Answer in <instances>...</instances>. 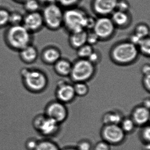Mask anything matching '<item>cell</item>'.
<instances>
[{
  "label": "cell",
  "mask_w": 150,
  "mask_h": 150,
  "mask_svg": "<svg viewBox=\"0 0 150 150\" xmlns=\"http://www.w3.org/2000/svg\"><path fill=\"white\" fill-rule=\"evenodd\" d=\"M39 139L35 137L29 138L26 140L24 144L25 148L27 150H35L38 144Z\"/></svg>",
  "instance_id": "33"
},
{
  "label": "cell",
  "mask_w": 150,
  "mask_h": 150,
  "mask_svg": "<svg viewBox=\"0 0 150 150\" xmlns=\"http://www.w3.org/2000/svg\"><path fill=\"white\" fill-rule=\"evenodd\" d=\"M141 39H140L136 35L133 34V33H132L130 35L129 37V40L133 44L136 45H137L139 43L140 41H141Z\"/></svg>",
  "instance_id": "39"
},
{
  "label": "cell",
  "mask_w": 150,
  "mask_h": 150,
  "mask_svg": "<svg viewBox=\"0 0 150 150\" xmlns=\"http://www.w3.org/2000/svg\"><path fill=\"white\" fill-rule=\"evenodd\" d=\"M56 100L66 104L72 102L76 96L73 85L64 80H59L55 90Z\"/></svg>",
  "instance_id": "11"
},
{
  "label": "cell",
  "mask_w": 150,
  "mask_h": 150,
  "mask_svg": "<svg viewBox=\"0 0 150 150\" xmlns=\"http://www.w3.org/2000/svg\"><path fill=\"white\" fill-rule=\"evenodd\" d=\"M94 50L93 46L86 43L76 50V54L79 58L88 59Z\"/></svg>",
  "instance_id": "25"
},
{
  "label": "cell",
  "mask_w": 150,
  "mask_h": 150,
  "mask_svg": "<svg viewBox=\"0 0 150 150\" xmlns=\"http://www.w3.org/2000/svg\"><path fill=\"white\" fill-rule=\"evenodd\" d=\"M44 114L61 124L67 119L68 110L64 103L57 100L49 102L45 107Z\"/></svg>",
  "instance_id": "10"
},
{
  "label": "cell",
  "mask_w": 150,
  "mask_h": 150,
  "mask_svg": "<svg viewBox=\"0 0 150 150\" xmlns=\"http://www.w3.org/2000/svg\"><path fill=\"white\" fill-rule=\"evenodd\" d=\"M100 134L102 140L110 145L114 146L122 144L125 140L126 135L119 125H103Z\"/></svg>",
  "instance_id": "8"
},
{
  "label": "cell",
  "mask_w": 150,
  "mask_h": 150,
  "mask_svg": "<svg viewBox=\"0 0 150 150\" xmlns=\"http://www.w3.org/2000/svg\"><path fill=\"white\" fill-rule=\"evenodd\" d=\"M4 42L8 48L19 52L33 44V34L27 30L23 25H9L4 33Z\"/></svg>",
  "instance_id": "2"
},
{
  "label": "cell",
  "mask_w": 150,
  "mask_h": 150,
  "mask_svg": "<svg viewBox=\"0 0 150 150\" xmlns=\"http://www.w3.org/2000/svg\"><path fill=\"white\" fill-rule=\"evenodd\" d=\"M130 5L125 0H119L117 6L116 10L123 12H129Z\"/></svg>",
  "instance_id": "37"
},
{
  "label": "cell",
  "mask_w": 150,
  "mask_h": 150,
  "mask_svg": "<svg viewBox=\"0 0 150 150\" xmlns=\"http://www.w3.org/2000/svg\"><path fill=\"white\" fill-rule=\"evenodd\" d=\"M132 33L140 39H143L150 37V28L146 23H139L135 26Z\"/></svg>",
  "instance_id": "23"
},
{
  "label": "cell",
  "mask_w": 150,
  "mask_h": 150,
  "mask_svg": "<svg viewBox=\"0 0 150 150\" xmlns=\"http://www.w3.org/2000/svg\"><path fill=\"white\" fill-rule=\"evenodd\" d=\"M142 83L144 89L149 93L150 91V74L143 75Z\"/></svg>",
  "instance_id": "38"
},
{
  "label": "cell",
  "mask_w": 150,
  "mask_h": 150,
  "mask_svg": "<svg viewBox=\"0 0 150 150\" xmlns=\"http://www.w3.org/2000/svg\"><path fill=\"white\" fill-rule=\"evenodd\" d=\"M116 28L110 16H99L96 18L93 31L100 41L110 39L115 35Z\"/></svg>",
  "instance_id": "9"
},
{
  "label": "cell",
  "mask_w": 150,
  "mask_h": 150,
  "mask_svg": "<svg viewBox=\"0 0 150 150\" xmlns=\"http://www.w3.org/2000/svg\"><path fill=\"white\" fill-rule=\"evenodd\" d=\"M141 73L142 75L150 74V66L149 64H146L143 65L141 68Z\"/></svg>",
  "instance_id": "40"
},
{
  "label": "cell",
  "mask_w": 150,
  "mask_h": 150,
  "mask_svg": "<svg viewBox=\"0 0 150 150\" xmlns=\"http://www.w3.org/2000/svg\"><path fill=\"white\" fill-rule=\"evenodd\" d=\"M23 4L26 13L40 11L41 5L38 0H27Z\"/></svg>",
  "instance_id": "27"
},
{
  "label": "cell",
  "mask_w": 150,
  "mask_h": 150,
  "mask_svg": "<svg viewBox=\"0 0 150 150\" xmlns=\"http://www.w3.org/2000/svg\"><path fill=\"white\" fill-rule=\"evenodd\" d=\"M124 117L120 111L117 110H110L106 112L103 116L102 122L105 125H119Z\"/></svg>",
  "instance_id": "20"
},
{
  "label": "cell",
  "mask_w": 150,
  "mask_h": 150,
  "mask_svg": "<svg viewBox=\"0 0 150 150\" xmlns=\"http://www.w3.org/2000/svg\"><path fill=\"white\" fill-rule=\"evenodd\" d=\"M60 125L46 116L44 113L35 116L32 121L34 129L39 135L46 138L57 136L60 130Z\"/></svg>",
  "instance_id": "7"
},
{
  "label": "cell",
  "mask_w": 150,
  "mask_h": 150,
  "mask_svg": "<svg viewBox=\"0 0 150 150\" xmlns=\"http://www.w3.org/2000/svg\"><path fill=\"white\" fill-rule=\"evenodd\" d=\"M76 147L78 150H91L92 143L88 139H81L78 142Z\"/></svg>",
  "instance_id": "34"
},
{
  "label": "cell",
  "mask_w": 150,
  "mask_h": 150,
  "mask_svg": "<svg viewBox=\"0 0 150 150\" xmlns=\"http://www.w3.org/2000/svg\"><path fill=\"white\" fill-rule=\"evenodd\" d=\"M80 0H57V3L63 8H70L76 7Z\"/></svg>",
  "instance_id": "31"
},
{
  "label": "cell",
  "mask_w": 150,
  "mask_h": 150,
  "mask_svg": "<svg viewBox=\"0 0 150 150\" xmlns=\"http://www.w3.org/2000/svg\"><path fill=\"white\" fill-rule=\"evenodd\" d=\"M101 54L98 51L94 50L93 52L91 53L87 59L90 62L96 65L98 63H100L101 60Z\"/></svg>",
  "instance_id": "35"
},
{
  "label": "cell",
  "mask_w": 150,
  "mask_h": 150,
  "mask_svg": "<svg viewBox=\"0 0 150 150\" xmlns=\"http://www.w3.org/2000/svg\"><path fill=\"white\" fill-rule=\"evenodd\" d=\"M143 150H150V143L148 144H143Z\"/></svg>",
  "instance_id": "42"
},
{
  "label": "cell",
  "mask_w": 150,
  "mask_h": 150,
  "mask_svg": "<svg viewBox=\"0 0 150 150\" xmlns=\"http://www.w3.org/2000/svg\"><path fill=\"white\" fill-rule=\"evenodd\" d=\"M96 72V65L88 59L78 58L72 63L71 71L70 77L74 83L87 82L92 79Z\"/></svg>",
  "instance_id": "6"
},
{
  "label": "cell",
  "mask_w": 150,
  "mask_h": 150,
  "mask_svg": "<svg viewBox=\"0 0 150 150\" xmlns=\"http://www.w3.org/2000/svg\"><path fill=\"white\" fill-rule=\"evenodd\" d=\"M54 71L63 77H69L71 71L72 63L69 59L61 57L53 65Z\"/></svg>",
  "instance_id": "19"
},
{
  "label": "cell",
  "mask_w": 150,
  "mask_h": 150,
  "mask_svg": "<svg viewBox=\"0 0 150 150\" xmlns=\"http://www.w3.org/2000/svg\"><path fill=\"white\" fill-rule=\"evenodd\" d=\"M119 0H93L92 9L98 17L110 16L116 10Z\"/></svg>",
  "instance_id": "13"
},
{
  "label": "cell",
  "mask_w": 150,
  "mask_h": 150,
  "mask_svg": "<svg viewBox=\"0 0 150 150\" xmlns=\"http://www.w3.org/2000/svg\"><path fill=\"white\" fill-rule=\"evenodd\" d=\"M69 43L73 49L77 50L87 43V31L85 30L69 33Z\"/></svg>",
  "instance_id": "18"
},
{
  "label": "cell",
  "mask_w": 150,
  "mask_h": 150,
  "mask_svg": "<svg viewBox=\"0 0 150 150\" xmlns=\"http://www.w3.org/2000/svg\"><path fill=\"white\" fill-rule=\"evenodd\" d=\"M20 75L25 89L34 94L45 91L49 85V79L42 70L34 67H24L21 69Z\"/></svg>",
  "instance_id": "1"
},
{
  "label": "cell",
  "mask_w": 150,
  "mask_h": 150,
  "mask_svg": "<svg viewBox=\"0 0 150 150\" xmlns=\"http://www.w3.org/2000/svg\"><path fill=\"white\" fill-rule=\"evenodd\" d=\"M18 52L21 61L27 64L35 63L39 56L38 50L33 44L28 45Z\"/></svg>",
  "instance_id": "16"
},
{
  "label": "cell",
  "mask_w": 150,
  "mask_h": 150,
  "mask_svg": "<svg viewBox=\"0 0 150 150\" xmlns=\"http://www.w3.org/2000/svg\"><path fill=\"white\" fill-rule=\"evenodd\" d=\"M100 41L97 35L93 30L87 31V43L93 46L97 44Z\"/></svg>",
  "instance_id": "32"
},
{
  "label": "cell",
  "mask_w": 150,
  "mask_h": 150,
  "mask_svg": "<svg viewBox=\"0 0 150 150\" xmlns=\"http://www.w3.org/2000/svg\"><path fill=\"white\" fill-rule=\"evenodd\" d=\"M24 15L18 11L10 12L9 17V25H22Z\"/></svg>",
  "instance_id": "28"
},
{
  "label": "cell",
  "mask_w": 150,
  "mask_h": 150,
  "mask_svg": "<svg viewBox=\"0 0 150 150\" xmlns=\"http://www.w3.org/2000/svg\"><path fill=\"white\" fill-rule=\"evenodd\" d=\"M142 106H144L145 108H146L150 109V99L149 97H146L143 100L142 102Z\"/></svg>",
  "instance_id": "41"
},
{
  "label": "cell",
  "mask_w": 150,
  "mask_h": 150,
  "mask_svg": "<svg viewBox=\"0 0 150 150\" xmlns=\"http://www.w3.org/2000/svg\"><path fill=\"white\" fill-rule=\"evenodd\" d=\"M10 11L4 8H0V29L9 26Z\"/></svg>",
  "instance_id": "29"
},
{
  "label": "cell",
  "mask_w": 150,
  "mask_h": 150,
  "mask_svg": "<svg viewBox=\"0 0 150 150\" xmlns=\"http://www.w3.org/2000/svg\"><path fill=\"white\" fill-rule=\"evenodd\" d=\"M22 25L32 34L41 31L45 27L41 12L26 13L24 15Z\"/></svg>",
  "instance_id": "12"
},
{
  "label": "cell",
  "mask_w": 150,
  "mask_h": 150,
  "mask_svg": "<svg viewBox=\"0 0 150 150\" xmlns=\"http://www.w3.org/2000/svg\"><path fill=\"white\" fill-rule=\"evenodd\" d=\"M139 55L137 45L128 40L117 43L110 52V57L112 62L121 66L133 64L138 58Z\"/></svg>",
  "instance_id": "3"
},
{
  "label": "cell",
  "mask_w": 150,
  "mask_h": 150,
  "mask_svg": "<svg viewBox=\"0 0 150 150\" xmlns=\"http://www.w3.org/2000/svg\"><path fill=\"white\" fill-rule=\"evenodd\" d=\"M110 145L104 140L99 141L95 145L94 150H110Z\"/></svg>",
  "instance_id": "36"
},
{
  "label": "cell",
  "mask_w": 150,
  "mask_h": 150,
  "mask_svg": "<svg viewBox=\"0 0 150 150\" xmlns=\"http://www.w3.org/2000/svg\"><path fill=\"white\" fill-rule=\"evenodd\" d=\"M139 132V138L143 144L150 143V128L149 124L141 127Z\"/></svg>",
  "instance_id": "30"
},
{
  "label": "cell",
  "mask_w": 150,
  "mask_h": 150,
  "mask_svg": "<svg viewBox=\"0 0 150 150\" xmlns=\"http://www.w3.org/2000/svg\"><path fill=\"white\" fill-rule=\"evenodd\" d=\"M110 16L116 28H125L131 23L132 17L129 12L116 10Z\"/></svg>",
  "instance_id": "17"
},
{
  "label": "cell",
  "mask_w": 150,
  "mask_h": 150,
  "mask_svg": "<svg viewBox=\"0 0 150 150\" xmlns=\"http://www.w3.org/2000/svg\"><path fill=\"white\" fill-rule=\"evenodd\" d=\"M73 85L76 96L84 97L88 94L89 88L86 82H74Z\"/></svg>",
  "instance_id": "26"
},
{
  "label": "cell",
  "mask_w": 150,
  "mask_h": 150,
  "mask_svg": "<svg viewBox=\"0 0 150 150\" xmlns=\"http://www.w3.org/2000/svg\"><path fill=\"white\" fill-rule=\"evenodd\" d=\"M58 3H49L42 10L45 27L51 30H58L63 26L64 10Z\"/></svg>",
  "instance_id": "5"
},
{
  "label": "cell",
  "mask_w": 150,
  "mask_h": 150,
  "mask_svg": "<svg viewBox=\"0 0 150 150\" xmlns=\"http://www.w3.org/2000/svg\"><path fill=\"white\" fill-rule=\"evenodd\" d=\"M88 15L81 8L74 7L64 10L63 27L69 33L86 30Z\"/></svg>",
  "instance_id": "4"
},
{
  "label": "cell",
  "mask_w": 150,
  "mask_h": 150,
  "mask_svg": "<svg viewBox=\"0 0 150 150\" xmlns=\"http://www.w3.org/2000/svg\"><path fill=\"white\" fill-rule=\"evenodd\" d=\"M58 145L50 138L39 139L35 150H60Z\"/></svg>",
  "instance_id": "21"
},
{
  "label": "cell",
  "mask_w": 150,
  "mask_h": 150,
  "mask_svg": "<svg viewBox=\"0 0 150 150\" xmlns=\"http://www.w3.org/2000/svg\"><path fill=\"white\" fill-rule=\"evenodd\" d=\"M15 1H17V2H20V3H24L25 1H26L27 0H15Z\"/></svg>",
  "instance_id": "44"
},
{
  "label": "cell",
  "mask_w": 150,
  "mask_h": 150,
  "mask_svg": "<svg viewBox=\"0 0 150 150\" xmlns=\"http://www.w3.org/2000/svg\"><path fill=\"white\" fill-rule=\"evenodd\" d=\"M119 125L126 134H130L134 132L137 127L130 117H124Z\"/></svg>",
  "instance_id": "22"
},
{
  "label": "cell",
  "mask_w": 150,
  "mask_h": 150,
  "mask_svg": "<svg viewBox=\"0 0 150 150\" xmlns=\"http://www.w3.org/2000/svg\"><path fill=\"white\" fill-rule=\"evenodd\" d=\"M42 62L45 64L53 65L61 57V52L57 47L50 45L44 48L40 55Z\"/></svg>",
  "instance_id": "15"
},
{
  "label": "cell",
  "mask_w": 150,
  "mask_h": 150,
  "mask_svg": "<svg viewBox=\"0 0 150 150\" xmlns=\"http://www.w3.org/2000/svg\"><path fill=\"white\" fill-rule=\"evenodd\" d=\"M137 47L139 54L149 57L150 56V37L141 39Z\"/></svg>",
  "instance_id": "24"
},
{
  "label": "cell",
  "mask_w": 150,
  "mask_h": 150,
  "mask_svg": "<svg viewBox=\"0 0 150 150\" xmlns=\"http://www.w3.org/2000/svg\"><path fill=\"white\" fill-rule=\"evenodd\" d=\"M130 117L137 127H143L149 123L150 118V109L145 108L142 105H138L132 109Z\"/></svg>",
  "instance_id": "14"
},
{
  "label": "cell",
  "mask_w": 150,
  "mask_h": 150,
  "mask_svg": "<svg viewBox=\"0 0 150 150\" xmlns=\"http://www.w3.org/2000/svg\"><path fill=\"white\" fill-rule=\"evenodd\" d=\"M78 150V149L76 148V147H71V146H69V147H65V148H63L62 150Z\"/></svg>",
  "instance_id": "43"
}]
</instances>
